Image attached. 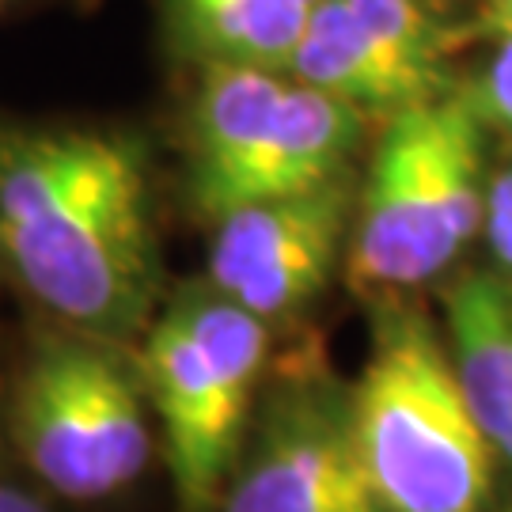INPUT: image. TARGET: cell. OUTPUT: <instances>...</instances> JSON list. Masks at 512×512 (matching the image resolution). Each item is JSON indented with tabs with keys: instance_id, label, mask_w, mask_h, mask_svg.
Wrapping results in <instances>:
<instances>
[{
	"instance_id": "obj_1",
	"label": "cell",
	"mask_w": 512,
	"mask_h": 512,
	"mask_svg": "<svg viewBox=\"0 0 512 512\" xmlns=\"http://www.w3.org/2000/svg\"><path fill=\"white\" fill-rule=\"evenodd\" d=\"M0 258L65 327L145 330L160 247L141 148L114 129L0 126Z\"/></svg>"
},
{
	"instance_id": "obj_4",
	"label": "cell",
	"mask_w": 512,
	"mask_h": 512,
	"mask_svg": "<svg viewBox=\"0 0 512 512\" xmlns=\"http://www.w3.org/2000/svg\"><path fill=\"white\" fill-rule=\"evenodd\" d=\"M365 110L285 69L202 65L186 114L190 198L209 220L346 175Z\"/></svg>"
},
{
	"instance_id": "obj_14",
	"label": "cell",
	"mask_w": 512,
	"mask_h": 512,
	"mask_svg": "<svg viewBox=\"0 0 512 512\" xmlns=\"http://www.w3.org/2000/svg\"><path fill=\"white\" fill-rule=\"evenodd\" d=\"M482 228H486L494 258L512 274V164L486 190V220H482Z\"/></svg>"
},
{
	"instance_id": "obj_11",
	"label": "cell",
	"mask_w": 512,
	"mask_h": 512,
	"mask_svg": "<svg viewBox=\"0 0 512 512\" xmlns=\"http://www.w3.org/2000/svg\"><path fill=\"white\" fill-rule=\"evenodd\" d=\"M319 0H164L167 23L198 65L285 69Z\"/></svg>"
},
{
	"instance_id": "obj_2",
	"label": "cell",
	"mask_w": 512,
	"mask_h": 512,
	"mask_svg": "<svg viewBox=\"0 0 512 512\" xmlns=\"http://www.w3.org/2000/svg\"><path fill=\"white\" fill-rule=\"evenodd\" d=\"M349 418L387 512H486L497 448L459 387L452 353L421 315L380 319Z\"/></svg>"
},
{
	"instance_id": "obj_10",
	"label": "cell",
	"mask_w": 512,
	"mask_h": 512,
	"mask_svg": "<svg viewBox=\"0 0 512 512\" xmlns=\"http://www.w3.org/2000/svg\"><path fill=\"white\" fill-rule=\"evenodd\" d=\"M452 365L482 433L512 456V285L467 274L444 293Z\"/></svg>"
},
{
	"instance_id": "obj_17",
	"label": "cell",
	"mask_w": 512,
	"mask_h": 512,
	"mask_svg": "<svg viewBox=\"0 0 512 512\" xmlns=\"http://www.w3.org/2000/svg\"><path fill=\"white\" fill-rule=\"evenodd\" d=\"M4 4H12V0H0V8H4Z\"/></svg>"
},
{
	"instance_id": "obj_13",
	"label": "cell",
	"mask_w": 512,
	"mask_h": 512,
	"mask_svg": "<svg viewBox=\"0 0 512 512\" xmlns=\"http://www.w3.org/2000/svg\"><path fill=\"white\" fill-rule=\"evenodd\" d=\"M475 107L482 114V122H494L505 133H512V35H505L497 57L490 61L486 76L475 88Z\"/></svg>"
},
{
	"instance_id": "obj_8",
	"label": "cell",
	"mask_w": 512,
	"mask_h": 512,
	"mask_svg": "<svg viewBox=\"0 0 512 512\" xmlns=\"http://www.w3.org/2000/svg\"><path fill=\"white\" fill-rule=\"evenodd\" d=\"M251 433L220 512H387L353 437L349 399L293 387Z\"/></svg>"
},
{
	"instance_id": "obj_6",
	"label": "cell",
	"mask_w": 512,
	"mask_h": 512,
	"mask_svg": "<svg viewBox=\"0 0 512 512\" xmlns=\"http://www.w3.org/2000/svg\"><path fill=\"white\" fill-rule=\"evenodd\" d=\"M145 376L107 338H50L12 399L23 463L57 497L103 501L133 486L152 456Z\"/></svg>"
},
{
	"instance_id": "obj_9",
	"label": "cell",
	"mask_w": 512,
	"mask_h": 512,
	"mask_svg": "<svg viewBox=\"0 0 512 512\" xmlns=\"http://www.w3.org/2000/svg\"><path fill=\"white\" fill-rule=\"evenodd\" d=\"M285 73L346 99L365 114H387V118L448 95L391 54L346 0L315 4Z\"/></svg>"
},
{
	"instance_id": "obj_3",
	"label": "cell",
	"mask_w": 512,
	"mask_h": 512,
	"mask_svg": "<svg viewBox=\"0 0 512 512\" xmlns=\"http://www.w3.org/2000/svg\"><path fill=\"white\" fill-rule=\"evenodd\" d=\"M482 114L440 95L387 118L349 232V281L403 293L440 277L486 220Z\"/></svg>"
},
{
	"instance_id": "obj_12",
	"label": "cell",
	"mask_w": 512,
	"mask_h": 512,
	"mask_svg": "<svg viewBox=\"0 0 512 512\" xmlns=\"http://www.w3.org/2000/svg\"><path fill=\"white\" fill-rule=\"evenodd\" d=\"M346 4L403 65L433 80L437 88H448L444 76L448 31L421 0H346Z\"/></svg>"
},
{
	"instance_id": "obj_15",
	"label": "cell",
	"mask_w": 512,
	"mask_h": 512,
	"mask_svg": "<svg viewBox=\"0 0 512 512\" xmlns=\"http://www.w3.org/2000/svg\"><path fill=\"white\" fill-rule=\"evenodd\" d=\"M0 512H50L38 497L19 490L12 482H0Z\"/></svg>"
},
{
	"instance_id": "obj_5",
	"label": "cell",
	"mask_w": 512,
	"mask_h": 512,
	"mask_svg": "<svg viewBox=\"0 0 512 512\" xmlns=\"http://www.w3.org/2000/svg\"><path fill=\"white\" fill-rule=\"evenodd\" d=\"M270 357V323L213 285L183 289L148 323V403L160 418L167 471L186 512L224 497Z\"/></svg>"
},
{
	"instance_id": "obj_7",
	"label": "cell",
	"mask_w": 512,
	"mask_h": 512,
	"mask_svg": "<svg viewBox=\"0 0 512 512\" xmlns=\"http://www.w3.org/2000/svg\"><path fill=\"white\" fill-rule=\"evenodd\" d=\"M353 194L346 175L289 198L239 205L213 220L209 285L274 323L327 289L349 243Z\"/></svg>"
},
{
	"instance_id": "obj_16",
	"label": "cell",
	"mask_w": 512,
	"mask_h": 512,
	"mask_svg": "<svg viewBox=\"0 0 512 512\" xmlns=\"http://www.w3.org/2000/svg\"><path fill=\"white\" fill-rule=\"evenodd\" d=\"M490 23L501 35H512V0H494L490 4Z\"/></svg>"
}]
</instances>
